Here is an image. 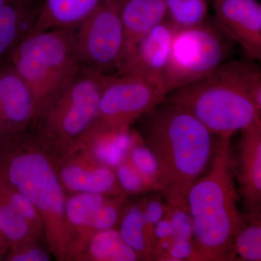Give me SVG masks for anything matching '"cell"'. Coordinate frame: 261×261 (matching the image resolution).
Segmentation results:
<instances>
[{
	"label": "cell",
	"instance_id": "cell-1",
	"mask_svg": "<svg viewBox=\"0 0 261 261\" xmlns=\"http://www.w3.org/2000/svg\"><path fill=\"white\" fill-rule=\"evenodd\" d=\"M145 116V139L159 165L160 192L170 205L189 211V192L208 162L214 135L174 105L161 103Z\"/></svg>",
	"mask_w": 261,
	"mask_h": 261
},
{
	"label": "cell",
	"instance_id": "cell-2",
	"mask_svg": "<svg viewBox=\"0 0 261 261\" xmlns=\"http://www.w3.org/2000/svg\"><path fill=\"white\" fill-rule=\"evenodd\" d=\"M230 137H219L212 167L192 185L187 205L193 226L192 260H231L233 240L244 220L237 207Z\"/></svg>",
	"mask_w": 261,
	"mask_h": 261
},
{
	"label": "cell",
	"instance_id": "cell-3",
	"mask_svg": "<svg viewBox=\"0 0 261 261\" xmlns=\"http://www.w3.org/2000/svg\"><path fill=\"white\" fill-rule=\"evenodd\" d=\"M0 176L25 195L42 220L51 251L60 260L71 256L66 199L58 171L49 157L36 148L8 149L0 145Z\"/></svg>",
	"mask_w": 261,
	"mask_h": 261
},
{
	"label": "cell",
	"instance_id": "cell-4",
	"mask_svg": "<svg viewBox=\"0 0 261 261\" xmlns=\"http://www.w3.org/2000/svg\"><path fill=\"white\" fill-rule=\"evenodd\" d=\"M75 30L56 28L29 33L10 54V64L29 86L39 111L80 72Z\"/></svg>",
	"mask_w": 261,
	"mask_h": 261
},
{
	"label": "cell",
	"instance_id": "cell-5",
	"mask_svg": "<svg viewBox=\"0 0 261 261\" xmlns=\"http://www.w3.org/2000/svg\"><path fill=\"white\" fill-rule=\"evenodd\" d=\"M163 102L188 111L219 137H230L261 118L249 94L219 68L210 76L168 94Z\"/></svg>",
	"mask_w": 261,
	"mask_h": 261
},
{
	"label": "cell",
	"instance_id": "cell-6",
	"mask_svg": "<svg viewBox=\"0 0 261 261\" xmlns=\"http://www.w3.org/2000/svg\"><path fill=\"white\" fill-rule=\"evenodd\" d=\"M108 75L81 69L39 109L42 137L58 145L74 144L97 121Z\"/></svg>",
	"mask_w": 261,
	"mask_h": 261
},
{
	"label": "cell",
	"instance_id": "cell-7",
	"mask_svg": "<svg viewBox=\"0 0 261 261\" xmlns=\"http://www.w3.org/2000/svg\"><path fill=\"white\" fill-rule=\"evenodd\" d=\"M231 42L214 20L178 29L163 75L167 95L214 73L229 56Z\"/></svg>",
	"mask_w": 261,
	"mask_h": 261
},
{
	"label": "cell",
	"instance_id": "cell-8",
	"mask_svg": "<svg viewBox=\"0 0 261 261\" xmlns=\"http://www.w3.org/2000/svg\"><path fill=\"white\" fill-rule=\"evenodd\" d=\"M164 84L135 73L108 75L101 93L97 123L111 127L130 126L164 102Z\"/></svg>",
	"mask_w": 261,
	"mask_h": 261
},
{
	"label": "cell",
	"instance_id": "cell-9",
	"mask_svg": "<svg viewBox=\"0 0 261 261\" xmlns=\"http://www.w3.org/2000/svg\"><path fill=\"white\" fill-rule=\"evenodd\" d=\"M75 32L81 69L111 75L119 71L124 53L121 10L101 2Z\"/></svg>",
	"mask_w": 261,
	"mask_h": 261
},
{
	"label": "cell",
	"instance_id": "cell-10",
	"mask_svg": "<svg viewBox=\"0 0 261 261\" xmlns=\"http://www.w3.org/2000/svg\"><path fill=\"white\" fill-rule=\"evenodd\" d=\"M214 22L243 48L250 61L261 60V5L257 0H215Z\"/></svg>",
	"mask_w": 261,
	"mask_h": 261
},
{
	"label": "cell",
	"instance_id": "cell-11",
	"mask_svg": "<svg viewBox=\"0 0 261 261\" xmlns=\"http://www.w3.org/2000/svg\"><path fill=\"white\" fill-rule=\"evenodd\" d=\"M39 106L10 63L0 65V142L13 139L37 118Z\"/></svg>",
	"mask_w": 261,
	"mask_h": 261
},
{
	"label": "cell",
	"instance_id": "cell-12",
	"mask_svg": "<svg viewBox=\"0 0 261 261\" xmlns=\"http://www.w3.org/2000/svg\"><path fill=\"white\" fill-rule=\"evenodd\" d=\"M177 30L167 18L158 24L138 43L118 73H139L164 84L163 75Z\"/></svg>",
	"mask_w": 261,
	"mask_h": 261
},
{
	"label": "cell",
	"instance_id": "cell-13",
	"mask_svg": "<svg viewBox=\"0 0 261 261\" xmlns=\"http://www.w3.org/2000/svg\"><path fill=\"white\" fill-rule=\"evenodd\" d=\"M70 158L58 172L63 188L73 193H97L116 196L123 193L112 168L82 150ZM126 193V192H125Z\"/></svg>",
	"mask_w": 261,
	"mask_h": 261
},
{
	"label": "cell",
	"instance_id": "cell-14",
	"mask_svg": "<svg viewBox=\"0 0 261 261\" xmlns=\"http://www.w3.org/2000/svg\"><path fill=\"white\" fill-rule=\"evenodd\" d=\"M141 139L130 126L111 127L95 122L73 145L113 169L126 160Z\"/></svg>",
	"mask_w": 261,
	"mask_h": 261
},
{
	"label": "cell",
	"instance_id": "cell-15",
	"mask_svg": "<svg viewBox=\"0 0 261 261\" xmlns=\"http://www.w3.org/2000/svg\"><path fill=\"white\" fill-rule=\"evenodd\" d=\"M241 130L238 179L248 215L260 217L261 118Z\"/></svg>",
	"mask_w": 261,
	"mask_h": 261
},
{
	"label": "cell",
	"instance_id": "cell-16",
	"mask_svg": "<svg viewBox=\"0 0 261 261\" xmlns=\"http://www.w3.org/2000/svg\"><path fill=\"white\" fill-rule=\"evenodd\" d=\"M121 18L125 37L121 68L142 38L166 18V3L165 0H128L121 8Z\"/></svg>",
	"mask_w": 261,
	"mask_h": 261
},
{
	"label": "cell",
	"instance_id": "cell-17",
	"mask_svg": "<svg viewBox=\"0 0 261 261\" xmlns=\"http://www.w3.org/2000/svg\"><path fill=\"white\" fill-rule=\"evenodd\" d=\"M106 197L101 194L74 193L67 199L65 219L71 241V255L82 253L92 238V223Z\"/></svg>",
	"mask_w": 261,
	"mask_h": 261
},
{
	"label": "cell",
	"instance_id": "cell-18",
	"mask_svg": "<svg viewBox=\"0 0 261 261\" xmlns=\"http://www.w3.org/2000/svg\"><path fill=\"white\" fill-rule=\"evenodd\" d=\"M102 0H44L30 33L56 28L76 29Z\"/></svg>",
	"mask_w": 261,
	"mask_h": 261
},
{
	"label": "cell",
	"instance_id": "cell-19",
	"mask_svg": "<svg viewBox=\"0 0 261 261\" xmlns=\"http://www.w3.org/2000/svg\"><path fill=\"white\" fill-rule=\"evenodd\" d=\"M30 3L15 0L0 8V65L32 30L38 13H33Z\"/></svg>",
	"mask_w": 261,
	"mask_h": 261
},
{
	"label": "cell",
	"instance_id": "cell-20",
	"mask_svg": "<svg viewBox=\"0 0 261 261\" xmlns=\"http://www.w3.org/2000/svg\"><path fill=\"white\" fill-rule=\"evenodd\" d=\"M85 250L88 257L96 261L140 260L137 253L113 228L97 231L89 240Z\"/></svg>",
	"mask_w": 261,
	"mask_h": 261
},
{
	"label": "cell",
	"instance_id": "cell-21",
	"mask_svg": "<svg viewBox=\"0 0 261 261\" xmlns=\"http://www.w3.org/2000/svg\"><path fill=\"white\" fill-rule=\"evenodd\" d=\"M120 234L140 257L152 260V251L146 239L142 202L127 208L122 219Z\"/></svg>",
	"mask_w": 261,
	"mask_h": 261
},
{
	"label": "cell",
	"instance_id": "cell-22",
	"mask_svg": "<svg viewBox=\"0 0 261 261\" xmlns=\"http://www.w3.org/2000/svg\"><path fill=\"white\" fill-rule=\"evenodd\" d=\"M219 69L251 97L261 113L260 67L252 61H233L224 63Z\"/></svg>",
	"mask_w": 261,
	"mask_h": 261
},
{
	"label": "cell",
	"instance_id": "cell-23",
	"mask_svg": "<svg viewBox=\"0 0 261 261\" xmlns=\"http://www.w3.org/2000/svg\"><path fill=\"white\" fill-rule=\"evenodd\" d=\"M166 18L177 29L190 28L207 19V0H165Z\"/></svg>",
	"mask_w": 261,
	"mask_h": 261
},
{
	"label": "cell",
	"instance_id": "cell-24",
	"mask_svg": "<svg viewBox=\"0 0 261 261\" xmlns=\"http://www.w3.org/2000/svg\"><path fill=\"white\" fill-rule=\"evenodd\" d=\"M0 233L13 249L31 244L37 233L10 206L0 201Z\"/></svg>",
	"mask_w": 261,
	"mask_h": 261
},
{
	"label": "cell",
	"instance_id": "cell-25",
	"mask_svg": "<svg viewBox=\"0 0 261 261\" xmlns=\"http://www.w3.org/2000/svg\"><path fill=\"white\" fill-rule=\"evenodd\" d=\"M250 224L240 228L233 240L231 258L238 254L240 260H261L260 217L248 215Z\"/></svg>",
	"mask_w": 261,
	"mask_h": 261
},
{
	"label": "cell",
	"instance_id": "cell-26",
	"mask_svg": "<svg viewBox=\"0 0 261 261\" xmlns=\"http://www.w3.org/2000/svg\"><path fill=\"white\" fill-rule=\"evenodd\" d=\"M0 201L8 204L30 224L37 235L43 231L42 220L29 199L0 176Z\"/></svg>",
	"mask_w": 261,
	"mask_h": 261
},
{
	"label": "cell",
	"instance_id": "cell-27",
	"mask_svg": "<svg viewBox=\"0 0 261 261\" xmlns=\"http://www.w3.org/2000/svg\"><path fill=\"white\" fill-rule=\"evenodd\" d=\"M141 142L142 139L130 149L126 159L137 172L153 187L154 191H160L159 169L157 160L152 150Z\"/></svg>",
	"mask_w": 261,
	"mask_h": 261
},
{
	"label": "cell",
	"instance_id": "cell-28",
	"mask_svg": "<svg viewBox=\"0 0 261 261\" xmlns=\"http://www.w3.org/2000/svg\"><path fill=\"white\" fill-rule=\"evenodd\" d=\"M115 173L120 187L127 195L154 191L153 187L137 172L126 159L117 166Z\"/></svg>",
	"mask_w": 261,
	"mask_h": 261
},
{
	"label": "cell",
	"instance_id": "cell-29",
	"mask_svg": "<svg viewBox=\"0 0 261 261\" xmlns=\"http://www.w3.org/2000/svg\"><path fill=\"white\" fill-rule=\"evenodd\" d=\"M127 194H119L112 199L106 198L100 208L97 211L92 223L93 234L97 231L113 228L119 218L120 209L125 201Z\"/></svg>",
	"mask_w": 261,
	"mask_h": 261
},
{
	"label": "cell",
	"instance_id": "cell-30",
	"mask_svg": "<svg viewBox=\"0 0 261 261\" xmlns=\"http://www.w3.org/2000/svg\"><path fill=\"white\" fill-rule=\"evenodd\" d=\"M146 239L151 251L153 252L155 237L154 226L164 216L166 204L163 203L159 196H152L142 201Z\"/></svg>",
	"mask_w": 261,
	"mask_h": 261
},
{
	"label": "cell",
	"instance_id": "cell-31",
	"mask_svg": "<svg viewBox=\"0 0 261 261\" xmlns=\"http://www.w3.org/2000/svg\"><path fill=\"white\" fill-rule=\"evenodd\" d=\"M165 215L170 219L173 230V240L192 241L193 226L189 211L181 210L166 204Z\"/></svg>",
	"mask_w": 261,
	"mask_h": 261
},
{
	"label": "cell",
	"instance_id": "cell-32",
	"mask_svg": "<svg viewBox=\"0 0 261 261\" xmlns=\"http://www.w3.org/2000/svg\"><path fill=\"white\" fill-rule=\"evenodd\" d=\"M28 245L13 249L8 257L11 261H48L50 260L49 254L38 247L28 246Z\"/></svg>",
	"mask_w": 261,
	"mask_h": 261
},
{
	"label": "cell",
	"instance_id": "cell-33",
	"mask_svg": "<svg viewBox=\"0 0 261 261\" xmlns=\"http://www.w3.org/2000/svg\"><path fill=\"white\" fill-rule=\"evenodd\" d=\"M154 237L155 240L159 239L173 237V230L171 221L167 216H164L154 226Z\"/></svg>",
	"mask_w": 261,
	"mask_h": 261
},
{
	"label": "cell",
	"instance_id": "cell-34",
	"mask_svg": "<svg viewBox=\"0 0 261 261\" xmlns=\"http://www.w3.org/2000/svg\"><path fill=\"white\" fill-rule=\"evenodd\" d=\"M128 0H102V2L107 3V4L113 5V6L116 7V8L121 9L123 5L126 3Z\"/></svg>",
	"mask_w": 261,
	"mask_h": 261
},
{
	"label": "cell",
	"instance_id": "cell-35",
	"mask_svg": "<svg viewBox=\"0 0 261 261\" xmlns=\"http://www.w3.org/2000/svg\"><path fill=\"white\" fill-rule=\"evenodd\" d=\"M15 1V0H0V8L3 5L8 4V3H11V2Z\"/></svg>",
	"mask_w": 261,
	"mask_h": 261
}]
</instances>
